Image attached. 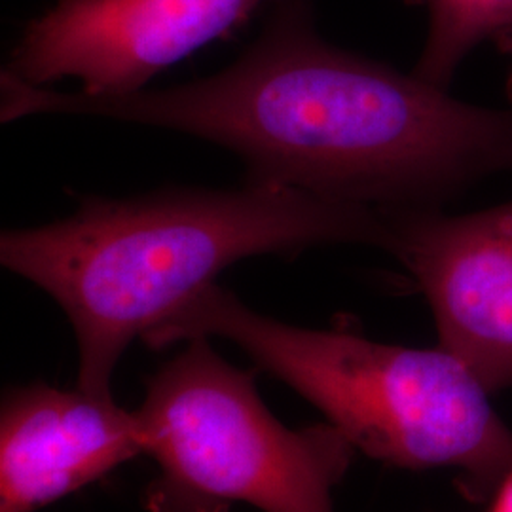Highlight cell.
I'll return each mask as SVG.
<instances>
[{
  "mask_svg": "<svg viewBox=\"0 0 512 512\" xmlns=\"http://www.w3.org/2000/svg\"><path fill=\"white\" fill-rule=\"evenodd\" d=\"M334 243L389 253L393 234L384 211L247 181L236 190L86 198L67 219L4 232L0 262L65 311L78 342V387L112 397V374L129 344L213 285L222 270L249 256Z\"/></svg>",
  "mask_w": 512,
  "mask_h": 512,
  "instance_id": "7a4b0ae2",
  "label": "cell"
},
{
  "mask_svg": "<svg viewBox=\"0 0 512 512\" xmlns=\"http://www.w3.org/2000/svg\"><path fill=\"white\" fill-rule=\"evenodd\" d=\"M494 44H497L505 54H509L512 57V27L509 31H505L501 37L497 38Z\"/></svg>",
  "mask_w": 512,
  "mask_h": 512,
  "instance_id": "30bf717a",
  "label": "cell"
},
{
  "mask_svg": "<svg viewBox=\"0 0 512 512\" xmlns=\"http://www.w3.org/2000/svg\"><path fill=\"white\" fill-rule=\"evenodd\" d=\"M427 12V38L412 73L448 90L465 57L512 27V0H404Z\"/></svg>",
  "mask_w": 512,
  "mask_h": 512,
  "instance_id": "ba28073f",
  "label": "cell"
},
{
  "mask_svg": "<svg viewBox=\"0 0 512 512\" xmlns=\"http://www.w3.org/2000/svg\"><path fill=\"white\" fill-rule=\"evenodd\" d=\"M279 0H57L2 69L33 86L61 78L90 95H128Z\"/></svg>",
  "mask_w": 512,
  "mask_h": 512,
  "instance_id": "5b68a950",
  "label": "cell"
},
{
  "mask_svg": "<svg viewBox=\"0 0 512 512\" xmlns=\"http://www.w3.org/2000/svg\"><path fill=\"white\" fill-rule=\"evenodd\" d=\"M0 120L80 114L183 131L236 152L249 183L291 186L370 209H442L512 173V110L323 40L310 0H279L236 63L165 90L90 95L0 74Z\"/></svg>",
  "mask_w": 512,
  "mask_h": 512,
  "instance_id": "6da1fadb",
  "label": "cell"
},
{
  "mask_svg": "<svg viewBox=\"0 0 512 512\" xmlns=\"http://www.w3.org/2000/svg\"><path fill=\"white\" fill-rule=\"evenodd\" d=\"M145 454L160 465L152 512H334V488L355 446L334 425L302 431L275 420L253 374L224 361L209 338L186 348L148 382L135 410Z\"/></svg>",
  "mask_w": 512,
  "mask_h": 512,
  "instance_id": "277c9868",
  "label": "cell"
},
{
  "mask_svg": "<svg viewBox=\"0 0 512 512\" xmlns=\"http://www.w3.org/2000/svg\"><path fill=\"white\" fill-rule=\"evenodd\" d=\"M490 512H512V469L495 490Z\"/></svg>",
  "mask_w": 512,
  "mask_h": 512,
  "instance_id": "9c48e42d",
  "label": "cell"
},
{
  "mask_svg": "<svg viewBox=\"0 0 512 512\" xmlns=\"http://www.w3.org/2000/svg\"><path fill=\"white\" fill-rule=\"evenodd\" d=\"M393 245L429 302L439 346L488 389H512V200L467 215L385 209Z\"/></svg>",
  "mask_w": 512,
  "mask_h": 512,
  "instance_id": "8992f818",
  "label": "cell"
},
{
  "mask_svg": "<svg viewBox=\"0 0 512 512\" xmlns=\"http://www.w3.org/2000/svg\"><path fill=\"white\" fill-rule=\"evenodd\" d=\"M145 454L137 412L84 389L33 384L0 416V512H33Z\"/></svg>",
  "mask_w": 512,
  "mask_h": 512,
  "instance_id": "52a82bcc",
  "label": "cell"
},
{
  "mask_svg": "<svg viewBox=\"0 0 512 512\" xmlns=\"http://www.w3.org/2000/svg\"><path fill=\"white\" fill-rule=\"evenodd\" d=\"M224 338L315 404L355 450L403 469H454L471 501L492 499L512 469V429L469 366L446 349L302 329L247 308L217 283L164 323L148 346Z\"/></svg>",
  "mask_w": 512,
  "mask_h": 512,
  "instance_id": "3957f363",
  "label": "cell"
}]
</instances>
